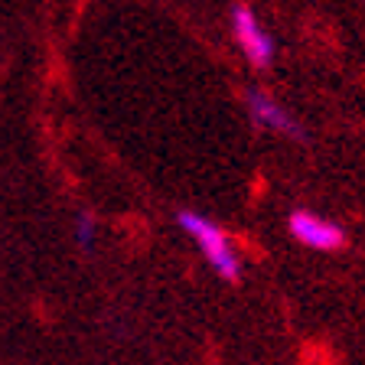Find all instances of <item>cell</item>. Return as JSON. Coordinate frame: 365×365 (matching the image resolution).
I'll list each match as a JSON object with an SVG mask.
<instances>
[{"label":"cell","instance_id":"1","mask_svg":"<svg viewBox=\"0 0 365 365\" xmlns=\"http://www.w3.org/2000/svg\"><path fill=\"white\" fill-rule=\"evenodd\" d=\"M176 225L199 248V255L205 258V264L212 267V274L219 281H225V284L242 281V258H238L235 245H232L228 232L219 222H212L209 215L196 212V209H180L176 212Z\"/></svg>","mask_w":365,"mask_h":365},{"label":"cell","instance_id":"2","mask_svg":"<svg viewBox=\"0 0 365 365\" xmlns=\"http://www.w3.org/2000/svg\"><path fill=\"white\" fill-rule=\"evenodd\" d=\"M245 111H248L251 124L267 134L287 137V140H304V124L274 98L264 88H245Z\"/></svg>","mask_w":365,"mask_h":365},{"label":"cell","instance_id":"3","mask_svg":"<svg viewBox=\"0 0 365 365\" xmlns=\"http://www.w3.org/2000/svg\"><path fill=\"white\" fill-rule=\"evenodd\" d=\"M232 33H235V43L242 49V56L248 59V66L267 68L274 62V53H277L274 36L264 30V23L258 20V14L248 4L232 7Z\"/></svg>","mask_w":365,"mask_h":365},{"label":"cell","instance_id":"4","mask_svg":"<svg viewBox=\"0 0 365 365\" xmlns=\"http://www.w3.org/2000/svg\"><path fill=\"white\" fill-rule=\"evenodd\" d=\"M287 232L297 245H304L310 251H339L346 248V232H342L336 222L323 219L317 212H307V209H297L287 219Z\"/></svg>","mask_w":365,"mask_h":365},{"label":"cell","instance_id":"5","mask_svg":"<svg viewBox=\"0 0 365 365\" xmlns=\"http://www.w3.org/2000/svg\"><path fill=\"white\" fill-rule=\"evenodd\" d=\"M76 242H78V248H85V251L95 248V242H98V222H95V215L82 212L76 219Z\"/></svg>","mask_w":365,"mask_h":365}]
</instances>
